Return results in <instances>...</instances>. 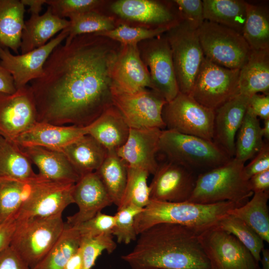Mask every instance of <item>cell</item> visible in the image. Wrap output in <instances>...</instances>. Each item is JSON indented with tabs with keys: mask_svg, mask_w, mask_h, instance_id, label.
<instances>
[{
	"mask_svg": "<svg viewBox=\"0 0 269 269\" xmlns=\"http://www.w3.org/2000/svg\"><path fill=\"white\" fill-rule=\"evenodd\" d=\"M169 28L166 27L151 28L130 26L121 23L112 30L95 34L108 37L119 42L121 45H137L142 41L163 34Z\"/></svg>",
	"mask_w": 269,
	"mask_h": 269,
	"instance_id": "cell-41",
	"label": "cell"
},
{
	"mask_svg": "<svg viewBox=\"0 0 269 269\" xmlns=\"http://www.w3.org/2000/svg\"><path fill=\"white\" fill-rule=\"evenodd\" d=\"M68 35L65 29L45 45L24 54L13 55L7 48L0 49V65L11 74L16 89L43 75L48 58Z\"/></svg>",
	"mask_w": 269,
	"mask_h": 269,
	"instance_id": "cell-16",
	"label": "cell"
},
{
	"mask_svg": "<svg viewBox=\"0 0 269 269\" xmlns=\"http://www.w3.org/2000/svg\"><path fill=\"white\" fill-rule=\"evenodd\" d=\"M197 32L204 57L213 63L240 70L248 61L252 50L237 31L204 20Z\"/></svg>",
	"mask_w": 269,
	"mask_h": 269,
	"instance_id": "cell-8",
	"label": "cell"
},
{
	"mask_svg": "<svg viewBox=\"0 0 269 269\" xmlns=\"http://www.w3.org/2000/svg\"><path fill=\"white\" fill-rule=\"evenodd\" d=\"M153 175L149 185L150 200L174 203L189 200L197 176L186 168L166 160L158 164Z\"/></svg>",
	"mask_w": 269,
	"mask_h": 269,
	"instance_id": "cell-17",
	"label": "cell"
},
{
	"mask_svg": "<svg viewBox=\"0 0 269 269\" xmlns=\"http://www.w3.org/2000/svg\"><path fill=\"white\" fill-rule=\"evenodd\" d=\"M16 226V221L13 219L0 224V254L9 246Z\"/></svg>",
	"mask_w": 269,
	"mask_h": 269,
	"instance_id": "cell-50",
	"label": "cell"
},
{
	"mask_svg": "<svg viewBox=\"0 0 269 269\" xmlns=\"http://www.w3.org/2000/svg\"><path fill=\"white\" fill-rule=\"evenodd\" d=\"M269 191L255 192L251 200L228 212L246 223L267 243H269Z\"/></svg>",
	"mask_w": 269,
	"mask_h": 269,
	"instance_id": "cell-32",
	"label": "cell"
},
{
	"mask_svg": "<svg viewBox=\"0 0 269 269\" xmlns=\"http://www.w3.org/2000/svg\"><path fill=\"white\" fill-rule=\"evenodd\" d=\"M121 45L95 33L57 46L31 82L39 122L85 127L113 105L112 72Z\"/></svg>",
	"mask_w": 269,
	"mask_h": 269,
	"instance_id": "cell-1",
	"label": "cell"
},
{
	"mask_svg": "<svg viewBox=\"0 0 269 269\" xmlns=\"http://www.w3.org/2000/svg\"><path fill=\"white\" fill-rule=\"evenodd\" d=\"M80 177L96 171L105 159L108 151L91 135L85 134L62 151Z\"/></svg>",
	"mask_w": 269,
	"mask_h": 269,
	"instance_id": "cell-28",
	"label": "cell"
},
{
	"mask_svg": "<svg viewBox=\"0 0 269 269\" xmlns=\"http://www.w3.org/2000/svg\"><path fill=\"white\" fill-rule=\"evenodd\" d=\"M176 5L182 20L187 21L195 29L199 28L204 22L202 0H175Z\"/></svg>",
	"mask_w": 269,
	"mask_h": 269,
	"instance_id": "cell-46",
	"label": "cell"
},
{
	"mask_svg": "<svg viewBox=\"0 0 269 269\" xmlns=\"http://www.w3.org/2000/svg\"><path fill=\"white\" fill-rule=\"evenodd\" d=\"M37 175L21 149L15 142L0 135V177L28 179Z\"/></svg>",
	"mask_w": 269,
	"mask_h": 269,
	"instance_id": "cell-34",
	"label": "cell"
},
{
	"mask_svg": "<svg viewBox=\"0 0 269 269\" xmlns=\"http://www.w3.org/2000/svg\"><path fill=\"white\" fill-rule=\"evenodd\" d=\"M110 9L123 19L152 25L154 28H170L182 20L178 9L160 1L118 0L111 3Z\"/></svg>",
	"mask_w": 269,
	"mask_h": 269,
	"instance_id": "cell-18",
	"label": "cell"
},
{
	"mask_svg": "<svg viewBox=\"0 0 269 269\" xmlns=\"http://www.w3.org/2000/svg\"><path fill=\"white\" fill-rule=\"evenodd\" d=\"M258 118L246 111L237 133L234 158L245 163L261 150L264 141Z\"/></svg>",
	"mask_w": 269,
	"mask_h": 269,
	"instance_id": "cell-35",
	"label": "cell"
},
{
	"mask_svg": "<svg viewBox=\"0 0 269 269\" xmlns=\"http://www.w3.org/2000/svg\"><path fill=\"white\" fill-rule=\"evenodd\" d=\"M130 130L120 112L113 105L88 126V134L108 151H117L126 142Z\"/></svg>",
	"mask_w": 269,
	"mask_h": 269,
	"instance_id": "cell-26",
	"label": "cell"
},
{
	"mask_svg": "<svg viewBox=\"0 0 269 269\" xmlns=\"http://www.w3.org/2000/svg\"><path fill=\"white\" fill-rule=\"evenodd\" d=\"M205 20L216 23L242 34L247 2L240 0H202Z\"/></svg>",
	"mask_w": 269,
	"mask_h": 269,
	"instance_id": "cell-31",
	"label": "cell"
},
{
	"mask_svg": "<svg viewBox=\"0 0 269 269\" xmlns=\"http://www.w3.org/2000/svg\"><path fill=\"white\" fill-rule=\"evenodd\" d=\"M198 238L210 269H261L249 250L218 225L200 233Z\"/></svg>",
	"mask_w": 269,
	"mask_h": 269,
	"instance_id": "cell-10",
	"label": "cell"
},
{
	"mask_svg": "<svg viewBox=\"0 0 269 269\" xmlns=\"http://www.w3.org/2000/svg\"><path fill=\"white\" fill-rule=\"evenodd\" d=\"M158 152L166 161L179 164L197 175L232 158L213 141L166 129L161 131Z\"/></svg>",
	"mask_w": 269,
	"mask_h": 269,
	"instance_id": "cell-4",
	"label": "cell"
},
{
	"mask_svg": "<svg viewBox=\"0 0 269 269\" xmlns=\"http://www.w3.org/2000/svg\"><path fill=\"white\" fill-rule=\"evenodd\" d=\"M242 170L243 178L248 181L254 175L269 169V144L265 142L258 153Z\"/></svg>",
	"mask_w": 269,
	"mask_h": 269,
	"instance_id": "cell-47",
	"label": "cell"
},
{
	"mask_svg": "<svg viewBox=\"0 0 269 269\" xmlns=\"http://www.w3.org/2000/svg\"><path fill=\"white\" fill-rule=\"evenodd\" d=\"M37 175L28 179L0 177V224L14 219L30 197Z\"/></svg>",
	"mask_w": 269,
	"mask_h": 269,
	"instance_id": "cell-30",
	"label": "cell"
},
{
	"mask_svg": "<svg viewBox=\"0 0 269 269\" xmlns=\"http://www.w3.org/2000/svg\"><path fill=\"white\" fill-rule=\"evenodd\" d=\"M104 185L113 204L119 206L127 180V166L116 151H108L99 168L95 171Z\"/></svg>",
	"mask_w": 269,
	"mask_h": 269,
	"instance_id": "cell-36",
	"label": "cell"
},
{
	"mask_svg": "<svg viewBox=\"0 0 269 269\" xmlns=\"http://www.w3.org/2000/svg\"><path fill=\"white\" fill-rule=\"evenodd\" d=\"M162 130L156 128H130L126 142L116 152L127 166L153 174L158 163L156 155Z\"/></svg>",
	"mask_w": 269,
	"mask_h": 269,
	"instance_id": "cell-19",
	"label": "cell"
},
{
	"mask_svg": "<svg viewBox=\"0 0 269 269\" xmlns=\"http://www.w3.org/2000/svg\"><path fill=\"white\" fill-rule=\"evenodd\" d=\"M240 94L250 97L256 94L269 95V49L252 50L240 69Z\"/></svg>",
	"mask_w": 269,
	"mask_h": 269,
	"instance_id": "cell-27",
	"label": "cell"
},
{
	"mask_svg": "<svg viewBox=\"0 0 269 269\" xmlns=\"http://www.w3.org/2000/svg\"><path fill=\"white\" fill-rule=\"evenodd\" d=\"M242 35L251 50L269 49V13L267 6L247 2Z\"/></svg>",
	"mask_w": 269,
	"mask_h": 269,
	"instance_id": "cell-33",
	"label": "cell"
},
{
	"mask_svg": "<svg viewBox=\"0 0 269 269\" xmlns=\"http://www.w3.org/2000/svg\"><path fill=\"white\" fill-rule=\"evenodd\" d=\"M244 165L233 157L221 166L198 174L187 201L205 204L228 201L242 206L254 194L248 181L243 177Z\"/></svg>",
	"mask_w": 269,
	"mask_h": 269,
	"instance_id": "cell-5",
	"label": "cell"
},
{
	"mask_svg": "<svg viewBox=\"0 0 269 269\" xmlns=\"http://www.w3.org/2000/svg\"><path fill=\"white\" fill-rule=\"evenodd\" d=\"M25 6L19 0H0V49L18 54L24 25Z\"/></svg>",
	"mask_w": 269,
	"mask_h": 269,
	"instance_id": "cell-29",
	"label": "cell"
},
{
	"mask_svg": "<svg viewBox=\"0 0 269 269\" xmlns=\"http://www.w3.org/2000/svg\"><path fill=\"white\" fill-rule=\"evenodd\" d=\"M0 269H31L9 245L0 254Z\"/></svg>",
	"mask_w": 269,
	"mask_h": 269,
	"instance_id": "cell-49",
	"label": "cell"
},
{
	"mask_svg": "<svg viewBox=\"0 0 269 269\" xmlns=\"http://www.w3.org/2000/svg\"><path fill=\"white\" fill-rule=\"evenodd\" d=\"M240 206L228 201L205 204L150 200L135 217V230L138 235L154 225L165 223L184 226L200 233L217 225L229 211Z\"/></svg>",
	"mask_w": 269,
	"mask_h": 269,
	"instance_id": "cell-3",
	"label": "cell"
},
{
	"mask_svg": "<svg viewBox=\"0 0 269 269\" xmlns=\"http://www.w3.org/2000/svg\"><path fill=\"white\" fill-rule=\"evenodd\" d=\"M69 24V20L53 14L49 6L42 15L31 14L29 18L24 22L21 38V53L45 45L57 33L67 28Z\"/></svg>",
	"mask_w": 269,
	"mask_h": 269,
	"instance_id": "cell-25",
	"label": "cell"
},
{
	"mask_svg": "<svg viewBox=\"0 0 269 269\" xmlns=\"http://www.w3.org/2000/svg\"><path fill=\"white\" fill-rule=\"evenodd\" d=\"M143 208L130 205L118 210L114 215L115 223L112 234L115 236L118 243L129 244L136 239L134 219Z\"/></svg>",
	"mask_w": 269,
	"mask_h": 269,
	"instance_id": "cell-43",
	"label": "cell"
},
{
	"mask_svg": "<svg viewBox=\"0 0 269 269\" xmlns=\"http://www.w3.org/2000/svg\"><path fill=\"white\" fill-rule=\"evenodd\" d=\"M88 132V126H57L36 122L14 142L19 147L40 146L62 152L66 146Z\"/></svg>",
	"mask_w": 269,
	"mask_h": 269,
	"instance_id": "cell-22",
	"label": "cell"
},
{
	"mask_svg": "<svg viewBox=\"0 0 269 269\" xmlns=\"http://www.w3.org/2000/svg\"><path fill=\"white\" fill-rule=\"evenodd\" d=\"M247 110L258 118L269 119V95L256 94L250 97Z\"/></svg>",
	"mask_w": 269,
	"mask_h": 269,
	"instance_id": "cell-48",
	"label": "cell"
},
{
	"mask_svg": "<svg viewBox=\"0 0 269 269\" xmlns=\"http://www.w3.org/2000/svg\"><path fill=\"white\" fill-rule=\"evenodd\" d=\"M82 238L78 230L65 224L62 233L44 258L31 269H64L80 247Z\"/></svg>",
	"mask_w": 269,
	"mask_h": 269,
	"instance_id": "cell-37",
	"label": "cell"
},
{
	"mask_svg": "<svg viewBox=\"0 0 269 269\" xmlns=\"http://www.w3.org/2000/svg\"><path fill=\"white\" fill-rule=\"evenodd\" d=\"M214 110L179 92L162 111L165 129L213 141Z\"/></svg>",
	"mask_w": 269,
	"mask_h": 269,
	"instance_id": "cell-9",
	"label": "cell"
},
{
	"mask_svg": "<svg viewBox=\"0 0 269 269\" xmlns=\"http://www.w3.org/2000/svg\"><path fill=\"white\" fill-rule=\"evenodd\" d=\"M24 6L29 7L31 14H39L43 5L46 3V0H21Z\"/></svg>",
	"mask_w": 269,
	"mask_h": 269,
	"instance_id": "cell-54",
	"label": "cell"
},
{
	"mask_svg": "<svg viewBox=\"0 0 269 269\" xmlns=\"http://www.w3.org/2000/svg\"><path fill=\"white\" fill-rule=\"evenodd\" d=\"M117 244L111 233L105 234L92 238H82L80 249L82 252L83 269H92L98 258L106 251L113 253Z\"/></svg>",
	"mask_w": 269,
	"mask_h": 269,
	"instance_id": "cell-42",
	"label": "cell"
},
{
	"mask_svg": "<svg viewBox=\"0 0 269 269\" xmlns=\"http://www.w3.org/2000/svg\"><path fill=\"white\" fill-rule=\"evenodd\" d=\"M75 183L56 182L38 175L30 197L16 215V221L62 214L70 204Z\"/></svg>",
	"mask_w": 269,
	"mask_h": 269,
	"instance_id": "cell-14",
	"label": "cell"
},
{
	"mask_svg": "<svg viewBox=\"0 0 269 269\" xmlns=\"http://www.w3.org/2000/svg\"><path fill=\"white\" fill-rule=\"evenodd\" d=\"M19 147L32 164L37 167L40 176L53 181L72 183L79 179L80 176L62 152L40 146Z\"/></svg>",
	"mask_w": 269,
	"mask_h": 269,
	"instance_id": "cell-24",
	"label": "cell"
},
{
	"mask_svg": "<svg viewBox=\"0 0 269 269\" xmlns=\"http://www.w3.org/2000/svg\"><path fill=\"white\" fill-rule=\"evenodd\" d=\"M112 78L113 86L124 92L152 89L149 72L140 58L137 45H121Z\"/></svg>",
	"mask_w": 269,
	"mask_h": 269,
	"instance_id": "cell-21",
	"label": "cell"
},
{
	"mask_svg": "<svg viewBox=\"0 0 269 269\" xmlns=\"http://www.w3.org/2000/svg\"><path fill=\"white\" fill-rule=\"evenodd\" d=\"M69 18L70 24L66 28L68 32L66 43L78 35L109 31L117 25L113 17L106 15L100 10L73 15Z\"/></svg>",
	"mask_w": 269,
	"mask_h": 269,
	"instance_id": "cell-38",
	"label": "cell"
},
{
	"mask_svg": "<svg viewBox=\"0 0 269 269\" xmlns=\"http://www.w3.org/2000/svg\"><path fill=\"white\" fill-rule=\"evenodd\" d=\"M261 269H269V250L264 248L261 253Z\"/></svg>",
	"mask_w": 269,
	"mask_h": 269,
	"instance_id": "cell-55",
	"label": "cell"
},
{
	"mask_svg": "<svg viewBox=\"0 0 269 269\" xmlns=\"http://www.w3.org/2000/svg\"><path fill=\"white\" fill-rule=\"evenodd\" d=\"M16 91L12 76L0 65V94H11Z\"/></svg>",
	"mask_w": 269,
	"mask_h": 269,
	"instance_id": "cell-52",
	"label": "cell"
},
{
	"mask_svg": "<svg viewBox=\"0 0 269 269\" xmlns=\"http://www.w3.org/2000/svg\"><path fill=\"white\" fill-rule=\"evenodd\" d=\"M140 58L147 68L152 90L168 102L178 94L172 51L164 33L137 44Z\"/></svg>",
	"mask_w": 269,
	"mask_h": 269,
	"instance_id": "cell-13",
	"label": "cell"
},
{
	"mask_svg": "<svg viewBox=\"0 0 269 269\" xmlns=\"http://www.w3.org/2000/svg\"><path fill=\"white\" fill-rule=\"evenodd\" d=\"M112 94L113 105L130 128L165 129L162 111L167 102L156 92L146 88L129 93L113 85Z\"/></svg>",
	"mask_w": 269,
	"mask_h": 269,
	"instance_id": "cell-12",
	"label": "cell"
},
{
	"mask_svg": "<svg viewBox=\"0 0 269 269\" xmlns=\"http://www.w3.org/2000/svg\"><path fill=\"white\" fill-rule=\"evenodd\" d=\"M239 73V69L227 68L204 58L190 95L215 111L240 94Z\"/></svg>",
	"mask_w": 269,
	"mask_h": 269,
	"instance_id": "cell-11",
	"label": "cell"
},
{
	"mask_svg": "<svg viewBox=\"0 0 269 269\" xmlns=\"http://www.w3.org/2000/svg\"><path fill=\"white\" fill-rule=\"evenodd\" d=\"M72 196L78 211L67 218L65 224L75 227L92 218L106 207L113 204L97 173L81 176L74 184Z\"/></svg>",
	"mask_w": 269,
	"mask_h": 269,
	"instance_id": "cell-20",
	"label": "cell"
},
{
	"mask_svg": "<svg viewBox=\"0 0 269 269\" xmlns=\"http://www.w3.org/2000/svg\"><path fill=\"white\" fill-rule=\"evenodd\" d=\"M64 269H83V262L80 247L68 260Z\"/></svg>",
	"mask_w": 269,
	"mask_h": 269,
	"instance_id": "cell-53",
	"label": "cell"
},
{
	"mask_svg": "<svg viewBox=\"0 0 269 269\" xmlns=\"http://www.w3.org/2000/svg\"><path fill=\"white\" fill-rule=\"evenodd\" d=\"M264 125L262 127V133L263 137L269 141V119L264 120Z\"/></svg>",
	"mask_w": 269,
	"mask_h": 269,
	"instance_id": "cell-56",
	"label": "cell"
},
{
	"mask_svg": "<svg viewBox=\"0 0 269 269\" xmlns=\"http://www.w3.org/2000/svg\"><path fill=\"white\" fill-rule=\"evenodd\" d=\"M164 34L172 51L179 92L190 95L205 58L197 30L181 20Z\"/></svg>",
	"mask_w": 269,
	"mask_h": 269,
	"instance_id": "cell-7",
	"label": "cell"
},
{
	"mask_svg": "<svg viewBox=\"0 0 269 269\" xmlns=\"http://www.w3.org/2000/svg\"><path fill=\"white\" fill-rule=\"evenodd\" d=\"M106 1L100 0H46L55 15L62 18L91 11L100 10Z\"/></svg>",
	"mask_w": 269,
	"mask_h": 269,
	"instance_id": "cell-44",
	"label": "cell"
},
{
	"mask_svg": "<svg viewBox=\"0 0 269 269\" xmlns=\"http://www.w3.org/2000/svg\"><path fill=\"white\" fill-rule=\"evenodd\" d=\"M249 98L240 94L214 111L213 141L232 158L235 154L236 134L246 112Z\"/></svg>",
	"mask_w": 269,
	"mask_h": 269,
	"instance_id": "cell-23",
	"label": "cell"
},
{
	"mask_svg": "<svg viewBox=\"0 0 269 269\" xmlns=\"http://www.w3.org/2000/svg\"><path fill=\"white\" fill-rule=\"evenodd\" d=\"M35 101L30 86L11 94H0V135L14 142L37 121Z\"/></svg>",
	"mask_w": 269,
	"mask_h": 269,
	"instance_id": "cell-15",
	"label": "cell"
},
{
	"mask_svg": "<svg viewBox=\"0 0 269 269\" xmlns=\"http://www.w3.org/2000/svg\"><path fill=\"white\" fill-rule=\"evenodd\" d=\"M127 170V183L118 210L130 205L143 208L150 200L147 184L149 174L145 170L129 166Z\"/></svg>",
	"mask_w": 269,
	"mask_h": 269,
	"instance_id": "cell-39",
	"label": "cell"
},
{
	"mask_svg": "<svg viewBox=\"0 0 269 269\" xmlns=\"http://www.w3.org/2000/svg\"><path fill=\"white\" fill-rule=\"evenodd\" d=\"M217 225L236 237L249 250L255 259L260 262L264 241L249 225L228 214L219 221Z\"/></svg>",
	"mask_w": 269,
	"mask_h": 269,
	"instance_id": "cell-40",
	"label": "cell"
},
{
	"mask_svg": "<svg viewBox=\"0 0 269 269\" xmlns=\"http://www.w3.org/2000/svg\"><path fill=\"white\" fill-rule=\"evenodd\" d=\"M115 223L114 215L98 213L92 218L73 227L76 228L82 238H92L111 233Z\"/></svg>",
	"mask_w": 269,
	"mask_h": 269,
	"instance_id": "cell-45",
	"label": "cell"
},
{
	"mask_svg": "<svg viewBox=\"0 0 269 269\" xmlns=\"http://www.w3.org/2000/svg\"><path fill=\"white\" fill-rule=\"evenodd\" d=\"M248 182L253 193L269 191V169L254 175Z\"/></svg>",
	"mask_w": 269,
	"mask_h": 269,
	"instance_id": "cell-51",
	"label": "cell"
},
{
	"mask_svg": "<svg viewBox=\"0 0 269 269\" xmlns=\"http://www.w3.org/2000/svg\"><path fill=\"white\" fill-rule=\"evenodd\" d=\"M199 234L180 225L157 224L140 233L121 258L131 269H210Z\"/></svg>",
	"mask_w": 269,
	"mask_h": 269,
	"instance_id": "cell-2",
	"label": "cell"
},
{
	"mask_svg": "<svg viewBox=\"0 0 269 269\" xmlns=\"http://www.w3.org/2000/svg\"><path fill=\"white\" fill-rule=\"evenodd\" d=\"M65 227L62 214L16 221L9 245L31 269L54 245Z\"/></svg>",
	"mask_w": 269,
	"mask_h": 269,
	"instance_id": "cell-6",
	"label": "cell"
}]
</instances>
